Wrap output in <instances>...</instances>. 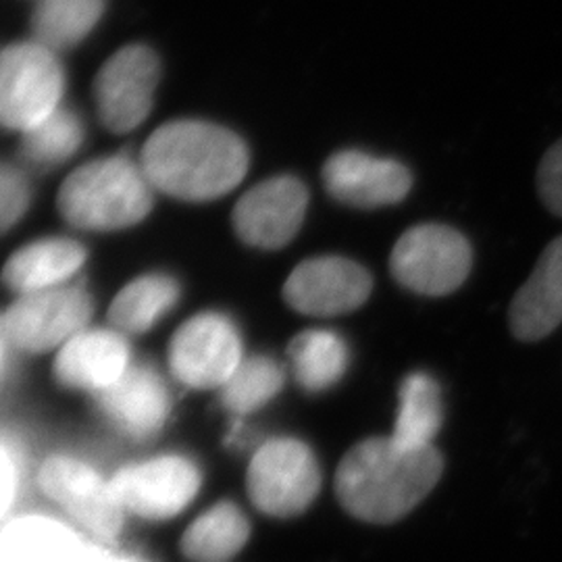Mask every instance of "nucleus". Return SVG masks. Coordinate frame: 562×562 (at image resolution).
Returning <instances> with one entry per match:
<instances>
[{"mask_svg": "<svg viewBox=\"0 0 562 562\" xmlns=\"http://www.w3.org/2000/svg\"><path fill=\"white\" fill-rule=\"evenodd\" d=\"M436 446L413 450L392 438H369L346 452L336 473L341 508L362 522L401 521L429 496L442 477Z\"/></svg>", "mask_w": 562, "mask_h": 562, "instance_id": "1", "label": "nucleus"}, {"mask_svg": "<svg viewBox=\"0 0 562 562\" xmlns=\"http://www.w3.org/2000/svg\"><path fill=\"white\" fill-rule=\"evenodd\" d=\"M240 136L206 121H171L142 150L150 186L183 201H213L234 190L248 171Z\"/></svg>", "mask_w": 562, "mask_h": 562, "instance_id": "2", "label": "nucleus"}, {"mask_svg": "<svg viewBox=\"0 0 562 562\" xmlns=\"http://www.w3.org/2000/svg\"><path fill=\"white\" fill-rule=\"evenodd\" d=\"M153 206L144 169L121 157L88 162L63 183L59 209L71 225L94 232L140 223Z\"/></svg>", "mask_w": 562, "mask_h": 562, "instance_id": "3", "label": "nucleus"}, {"mask_svg": "<svg viewBox=\"0 0 562 562\" xmlns=\"http://www.w3.org/2000/svg\"><path fill=\"white\" fill-rule=\"evenodd\" d=\"M65 74L57 53L18 42L0 53V125L27 134L60 109Z\"/></svg>", "mask_w": 562, "mask_h": 562, "instance_id": "4", "label": "nucleus"}, {"mask_svg": "<svg viewBox=\"0 0 562 562\" xmlns=\"http://www.w3.org/2000/svg\"><path fill=\"white\" fill-rule=\"evenodd\" d=\"M246 487L252 504L269 517H299L322 490V469L313 450L294 438L262 443L248 464Z\"/></svg>", "mask_w": 562, "mask_h": 562, "instance_id": "5", "label": "nucleus"}, {"mask_svg": "<svg viewBox=\"0 0 562 562\" xmlns=\"http://www.w3.org/2000/svg\"><path fill=\"white\" fill-rule=\"evenodd\" d=\"M471 246L461 232L423 223L396 241L390 269L396 281L423 296H446L459 290L471 271Z\"/></svg>", "mask_w": 562, "mask_h": 562, "instance_id": "6", "label": "nucleus"}, {"mask_svg": "<svg viewBox=\"0 0 562 562\" xmlns=\"http://www.w3.org/2000/svg\"><path fill=\"white\" fill-rule=\"evenodd\" d=\"M161 80V60L144 44H130L106 60L94 81V97L102 123L127 134L150 115Z\"/></svg>", "mask_w": 562, "mask_h": 562, "instance_id": "7", "label": "nucleus"}, {"mask_svg": "<svg viewBox=\"0 0 562 562\" xmlns=\"http://www.w3.org/2000/svg\"><path fill=\"white\" fill-rule=\"evenodd\" d=\"M240 364V334L220 313H202L183 323L169 346L173 375L194 390L223 387Z\"/></svg>", "mask_w": 562, "mask_h": 562, "instance_id": "8", "label": "nucleus"}, {"mask_svg": "<svg viewBox=\"0 0 562 562\" xmlns=\"http://www.w3.org/2000/svg\"><path fill=\"white\" fill-rule=\"evenodd\" d=\"M41 487L97 542H113L120 536L123 506L113 485L86 462L71 457H50L42 464Z\"/></svg>", "mask_w": 562, "mask_h": 562, "instance_id": "9", "label": "nucleus"}, {"mask_svg": "<svg viewBox=\"0 0 562 562\" xmlns=\"http://www.w3.org/2000/svg\"><path fill=\"white\" fill-rule=\"evenodd\" d=\"M90 315L92 302L80 288L25 294L0 315V338L21 350L44 352L76 338Z\"/></svg>", "mask_w": 562, "mask_h": 562, "instance_id": "10", "label": "nucleus"}, {"mask_svg": "<svg viewBox=\"0 0 562 562\" xmlns=\"http://www.w3.org/2000/svg\"><path fill=\"white\" fill-rule=\"evenodd\" d=\"M111 485L123 510L162 521L180 515L194 501L201 471L183 457H159L121 469Z\"/></svg>", "mask_w": 562, "mask_h": 562, "instance_id": "11", "label": "nucleus"}, {"mask_svg": "<svg viewBox=\"0 0 562 562\" xmlns=\"http://www.w3.org/2000/svg\"><path fill=\"white\" fill-rule=\"evenodd\" d=\"M369 271L346 257L301 262L283 285L285 302L308 317H338L361 308L371 296Z\"/></svg>", "mask_w": 562, "mask_h": 562, "instance_id": "12", "label": "nucleus"}, {"mask_svg": "<svg viewBox=\"0 0 562 562\" xmlns=\"http://www.w3.org/2000/svg\"><path fill=\"white\" fill-rule=\"evenodd\" d=\"M308 190L294 176L271 178L255 186L234 209V229L241 241L262 250H278L301 232Z\"/></svg>", "mask_w": 562, "mask_h": 562, "instance_id": "13", "label": "nucleus"}, {"mask_svg": "<svg viewBox=\"0 0 562 562\" xmlns=\"http://www.w3.org/2000/svg\"><path fill=\"white\" fill-rule=\"evenodd\" d=\"M323 181L329 196L341 204L380 209L398 204L408 196L413 173L396 159L346 148L334 153L323 165Z\"/></svg>", "mask_w": 562, "mask_h": 562, "instance_id": "14", "label": "nucleus"}, {"mask_svg": "<svg viewBox=\"0 0 562 562\" xmlns=\"http://www.w3.org/2000/svg\"><path fill=\"white\" fill-rule=\"evenodd\" d=\"M517 340L538 341L562 323V236L550 241L508 311Z\"/></svg>", "mask_w": 562, "mask_h": 562, "instance_id": "15", "label": "nucleus"}, {"mask_svg": "<svg viewBox=\"0 0 562 562\" xmlns=\"http://www.w3.org/2000/svg\"><path fill=\"white\" fill-rule=\"evenodd\" d=\"M104 415L132 440H148L161 429L171 401L159 373L146 364L130 367L120 382L101 394Z\"/></svg>", "mask_w": 562, "mask_h": 562, "instance_id": "16", "label": "nucleus"}, {"mask_svg": "<svg viewBox=\"0 0 562 562\" xmlns=\"http://www.w3.org/2000/svg\"><path fill=\"white\" fill-rule=\"evenodd\" d=\"M130 348L115 331H80L67 341L55 361L63 385L83 392H106L125 375Z\"/></svg>", "mask_w": 562, "mask_h": 562, "instance_id": "17", "label": "nucleus"}, {"mask_svg": "<svg viewBox=\"0 0 562 562\" xmlns=\"http://www.w3.org/2000/svg\"><path fill=\"white\" fill-rule=\"evenodd\" d=\"M101 548L42 515L20 517L0 531V562H94Z\"/></svg>", "mask_w": 562, "mask_h": 562, "instance_id": "18", "label": "nucleus"}, {"mask_svg": "<svg viewBox=\"0 0 562 562\" xmlns=\"http://www.w3.org/2000/svg\"><path fill=\"white\" fill-rule=\"evenodd\" d=\"M86 261V250L67 238L34 241L15 252L2 269V281L25 294L46 292L69 280Z\"/></svg>", "mask_w": 562, "mask_h": 562, "instance_id": "19", "label": "nucleus"}, {"mask_svg": "<svg viewBox=\"0 0 562 562\" xmlns=\"http://www.w3.org/2000/svg\"><path fill=\"white\" fill-rule=\"evenodd\" d=\"M443 422L440 383L429 373H411L401 383L398 415L394 434L390 436L404 448L422 450L434 446Z\"/></svg>", "mask_w": 562, "mask_h": 562, "instance_id": "20", "label": "nucleus"}, {"mask_svg": "<svg viewBox=\"0 0 562 562\" xmlns=\"http://www.w3.org/2000/svg\"><path fill=\"white\" fill-rule=\"evenodd\" d=\"M250 538V522L236 504L220 503L202 513L181 536V552L192 562L234 559Z\"/></svg>", "mask_w": 562, "mask_h": 562, "instance_id": "21", "label": "nucleus"}, {"mask_svg": "<svg viewBox=\"0 0 562 562\" xmlns=\"http://www.w3.org/2000/svg\"><path fill=\"white\" fill-rule=\"evenodd\" d=\"M288 357L294 380L306 392H325L340 382L350 364V350L329 329H308L290 341Z\"/></svg>", "mask_w": 562, "mask_h": 562, "instance_id": "22", "label": "nucleus"}, {"mask_svg": "<svg viewBox=\"0 0 562 562\" xmlns=\"http://www.w3.org/2000/svg\"><path fill=\"white\" fill-rule=\"evenodd\" d=\"M180 301V285L169 276L153 273L125 285L111 304L109 319L127 334L155 327Z\"/></svg>", "mask_w": 562, "mask_h": 562, "instance_id": "23", "label": "nucleus"}, {"mask_svg": "<svg viewBox=\"0 0 562 562\" xmlns=\"http://www.w3.org/2000/svg\"><path fill=\"white\" fill-rule=\"evenodd\" d=\"M106 0H38L32 15L34 41L63 53L88 38L99 25Z\"/></svg>", "mask_w": 562, "mask_h": 562, "instance_id": "24", "label": "nucleus"}, {"mask_svg": "<svg viewBox=\"0 0 562 562\" xmlns=\"http://www.w3.org/2000/svg\"><path fill=\"white\" fill-rule=\"evenodd\" d=\"M283 387V369L269 357H252L241 361L232 380L222 387L223 406L234 417L257 413L273 401Z\"/></svg>", "mask_w": 562, "mask_h": 562, "instance_id": "25", "label": "nucleus"}, {"mask_svg": "<svg viewBox=\"0 0 562 562\" xmlns=\"http://www.w3.org/2000/svg\"><path fill=\"white\" fill-rule=\"evenodd\" d=\"M81 140L83 127L78 115L60 106L38 127L23 134V155L38 165H57L76 155Z\"/></svg>", "mask_w": 562, "mask_h": 562, "instance_id": "26", "label": "nucleus"}, {"mask_svg": "<svg viewBox=\"0 0 562 562\" xmlns=\"http://www.w3.org/2000/svg\"><path fill=\"white\" fill-rule=\"evenodd\" d=\"M30 202L27 181L18 169L0 165V234L20 222Z\"/></svg>", "mask_w": 562, "mask_h": 562, "instance_id": "27", "label": "nucleus"}, {"mask_svg": "<svg viewBox=\"0 0 562 562\" xmlns=\"http://www.w3.org/2000/svg\"><path fill=\"white\" fill-rule=\"evenodd\" d=\"M538 188L543 204L562 217V138L543 155L538 169Z\"/></svg>", "mask_w": 562, "mask_h": 562, "instance_id": "28", "label": "nucleus"}, {"mask_svg": "<svg viewBox=\"0 0 562 562\" xmlns=\"http://www.w3.org/2000/svg\"><path fill=\"white\" fill-rule=\"evenodd\" d=\"M18 490V469L11 454L0 446V519L9 510Z\"/></svg>", "mask_w": 562, "mask_h": 562, "instance_id": "29", "label": "nucleus"}, {"mask_svg": "<svg viewBox=\"0 0 562 562\" xmlns=\"http://www.w3.org/2000/svg\"><path fill=\"white\" fill-rule=\"evenodd\" d=\"M94 562H150L142 559L138 554H127V552H111L106 546H102L99 557Z\"/></svg>", "mask_w": 562, "mask_h": 562, "instance_id": "30", "label": "nucleus"}, {"mask_svg": "<svg viewBox=\"0 0 562 562\" xmlns=\"http://www.w3.org/2000/svg\"><path fill=\"white\" fill-rule=\"evenodd\" d=\"M0 341H2V338H0ZM0 362H2V344H0Z\"/></svg>", "mask_w": 562, "mask_h": 562, "instance_id": "31", "label": "nucleus"}]
</instances>
